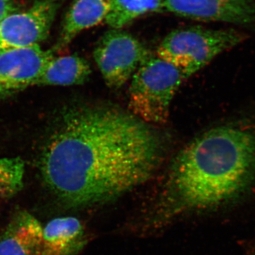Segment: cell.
<instances>
[{
	"mask_svg": "<svg viewBox=\"0 0 255 255\" xmlns=\"http://www.w3.org/2000/svg\"><path fill=\"white\" fill-rule=\"evenodd\" d=\"M183 80L175 67L150 55L132 75L129 112L150 125L165 123L171 102Z\"/></svg>",
	"mask_w": 255,
	"mask_h": 255,
	"instance_id": "277c9868",
	"label": "cell"
},
{
	"mask_svg": "<svg viewBox=\"0 0 255 255\" xmlns=\"http://www.w3.org/2000/svg\"><path fill=\"white\" fill-rule=\"evenodd\" d=\"M25 165L19 157L0 158V196L9 197L23 187Z\"/></svg>",
	"mask_w": 255,
	"mask_h": 255,
	"instance_id": "5bb4252c",
	"label": "cell"
},
{
	"mask_svg": "<svg viewBox=\"0 0 255 255\" xmlns=\"http://www.w3.org/2000/svg\"><path fill=\"white\" fill-rule=\"evenodd\" d=\"M57 0H38L23 12H14L0 22V51L39 46L54 21Z\"/></svg>",
	"mask_w": 255,
	"mask_h": 255,
	"instance_id": "8992f818",
	"label": "cell"
},
{
	"mask_svg": "<svg viewBox=\"0 0 255 255\" xmlns=\"http://www.w3.org/2000/svg\"><path fill=\"white\" fill-rule=\"evenodd\" d=\"M164 137L129 111L108 105L69 109L40 159L43 180L69 206L107 201L136 187L163 159Z\"/></svg>",
	"mask_w": 255,
	"mask_h": 255,
	"instance_id": "6da1fadb",
	"label": "cell"
},
{
	"mask_svg": "<svg viewBox=\"0 0 255 255\" xmlns=\"http://www.w3.org/2000/svg\"><path fill=\"white\" fill-rule=\"evenodd\" d=\"M255 179V129L225 124L195 137L178 153L172 187L187 207L204 209L234 199Z\"/></svg>",
	"mask_w": 255,
	"mask_h": 255,
	"instance_id": "7a4b0ae2",
	"label": "cell"
},
{
	"mask_svg": "<svg viewBox=\"0 0 255 255\" xmlns=\"http://www.w3.org/2000/svg\"><path fill=\"white\" fill-rule=\"evenodd\" d=\"M165 10L196 21L255 26L253 0H166Z\"/></svg>",
	"mask_w": 255,
	"mask_h": 255,
	"instance_id": "ba28073f",
	"label": "cell"
},
{
	"mask_svg": "<svg viewBox=\"0 0 255 255\" xmlns=\"http://www.w3.org/2000/svg\"><path fill=\"white\" fill-rule=\"evenodd\" d=\"M54 53L40 46L0 51V97L36 85Z\"/></svg>",
	"mask_w": 255,
	"mask_h": 255,
	"instance_id": "52a82bcc",
	"label": "cell"
},
{
	"mask_svg": "<svg viewBox=\"0 0 255 255\" xmlns=\"http://www.w3.org/2000/svg\"><path fill=\"white\" fill-rule=\"evenodd\" d=\"M85 244V229L76 218H57L43 227L42 255H75Z\"/></svg>",
	"mask_w": 255,
	"mask_h": 255,
	"instance_id": "8fae6325",
	"label": "cell"
},
{
	"mask_svg": "<svg viewBox=\"0 0 255 255\" xmlns=\"http://www.w3.org/2000/svg\"><path fill=\"white\" fill-rule=\"evenodd\" d=\"M43 231L34 216L19 213L0 238V255H42Z\"/></svg>",
	"mask_w": 255,
	"mask_h": 255,
	"instance_id": "9c48e42d",
	"label": "cell"
},
{
	"mask_svg": "<svg viewBox=\"0 0 255 255\" xmlns=\"http://www.w3.org/2000/svg\"><path fill=\"white\" fill-rule=\"evenodd\" d=\"M92 70L87 60L78 55L53 56L46 64L36 85L72 86L83 85Z\"/></svg>",
	"mask_w": 255,
	"mask_h": 255,
	"instance_id": "7c38bea8",
	"label": "cell"
},
{
	"mask_svg": "<svg viewBox=\"0 0 255 255\" xmlns=\"http://www.w3.org/2000/svg\"><path fill=\"white\" fill-rule=\"evenodd\" d=\"M18 9V5L13 0H0V22Z\"/></svg>",
	"mask_w": 255,
	"mask_h": 255,
	"instance_id": "9a60e30c",
	"label": "cell"
},
{
	"mask_svg": "<svg viewBox=\"0 0 255 255\" xmlns=\"http://www.w3.org/2000/svg\"><path fill=\"white\" fill-rule=\"evenodd\" d=\"M245 38L243 33L234 29L179 28L164 37L157 48V56L175 67L183 80H187Z\"/></svg>",
	"mask_w": 255,
	"mask_h": 255,
	"instance_id": "3957f363",
	"label": "cell"
},
{
	"mask_svg": "<svg viewBox=\"0 0 255 255\" xmlns=\"http://www.w3.org/2000/svg\"><path fill=\"white\" fill-rule=\"evenodd\" d=\"M94 59L107 86L121 88L151 54L147 47L123 29L111 28L97 42Z\"/></svg>",
	"mask_w": 255,
	"mask_h": 255,
	"instance_id": "5b68a950",
	"label": "cell"
},
{
	"mask_svg": "<svg viewBox=\"0 0 255 255\" xmlns=\"http://www.w3.org/2000/svg\"><path fill=\"white\" fill-rule=\"evenodd\" d=\"M166 0H112L105 22L111 28L122 29L144 15L165 9Z\"/></svg>",
	"mask_w": 255,
	"mask_h": 255,
	"instance_id": "4fadbf2b",
	"label": "cell"
},
{
	"mask_svg": "<svg viewBox=\"0 0 255 255\" xmlns=\"http://www.w3.org/2000/svg\"><path fill=\"white\" fill-rule=\"evenodd\" d=\"M112 0H75L65 15L58 43L53 51L68 46L82 31L105 21Z\"/></svg>",
	"mask_w": 255,
	"mask_h": 255,
	"instance_id": "30bf717a",
	"label": "cell"
}]
</instances>
